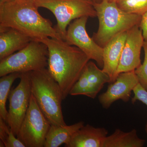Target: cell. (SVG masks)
Returning <instances> with one entry per match:
<instances>
[{"label": "cell", "instance_id": "obj_19", "mask_svg": "<svg viewBox=\"0 0 147 147\" xmlns=\"http://www.w3.org/2000/svg\"><path fill=\"white\" fill-rule=\"evenodd\" d=\"M115 2L126 13L142 16L147 11V0H117Z\"/></svg>", "mask_w": 147, "mask_h": 147}, {"label": "cell", "instance_id": "obj_21", "mask_svg": "<svg viewBox=\"0 0 147 147\" xmlns=\"http://www.w3.org/2000/svg\"><path fill=\"white\" fill-rule=\"evenodd\" d=\"M89 83L88 73L86 66L78 81L74 84L69 92L71 96L85 95L88 96L89 94Z\"/></svg>", "mask_w": 147, "mask_h": 147}, {"label": "cell", "instance_id": "obj_8", "mask_svg": "<svg viewBox=\"0 0 147 147\" xmlns=\"http://www.w3.org/2000/svg\"><path fill=\"white\" fill-rule=\"evenodd\" d=\"M18 86L9 95L7 123L17 136L30 105L32 92L29 72L22 73Z\"/></svg>", "mask_w": 147, "mask_h": 147}, {"label": "cell", "instance_id": "obj_12", "mask_svg": "<svg viewBox=\"0 0 147 147\" xmlns=\"http://www.w3.org/2000/svg\"><path fill=\"white\" fill-rule=\"evenodd\" d=\"M127 31L117 35L103 47L102 70L110 77L111 83L116 79V71L126 40Z\"/></svg>", "mask_w": 147, "mask_h": 147}, {"label": "cell", "instance_id": "obj_20", "mask_svg": "<svg viewBox=\"0 0 147 147\" xmlns=\"http://www.w3.org/2000/svg\"><path fill=\"white\" fill-rule=\"evenodd\" d=\"M0 139L5 147H26L15 136L8 123L1 117Z\"/></svg>", "mask_w": 147, "mask_h": 147}, {"label": "cell", "instance_id": "obj_4", "mask_svg": "<svg viewBox=\"0 0 147 147\" xmlns=\"http://www.w3.org/2000/svg\"><path fill=\"white\" fill-rule=\"evenodd\" d=\"M99 22L97 32L92 38L103 47L113 37L132 27L139 25L142 16L126 13L119 8L116 2L106 0L94 3Z\"/></svg>", "mask_w": 147, "mask_h": 147}, {"label": "cell", "instance_id": "obj_5", "mask_svg": "<svg viewBox=\"0 0 147 147\" xmlns=\"http://www.w3.org/2000/svg\"><path fill=\"white\" fill-rule=\"evenodd\" d=\"M48 58L47 45L40 40H32L23 49L0 61V76L47 68Z\"/></svg>", "mask_w": 147, "mask_h": 147}, {"label": "cell", "instance_id": "obj_3", "mask_svg": "<svg viewBox=\"0 0 147 147\" xmlns=\"http://www.w3.org/2000/svg\"><path fill=\"white\" fill-rule=\"evenodd\" d=\"M32 94L51 125H65L61 102L62 92L47 68L29 72Z\"/></svg>", "mask_w": 147, "mask_h": 147}, {"label": "cell", "instance_id": "obj_17", "mask_svg": "<svg viewBox=\"0 0 147 147\" xmlns=\"http://www.w3.org/2000/svg\"><path fill=\"white\" fill-rule=\"evenodd\" d=\"M89 83L88 97L94 99L106 83H111L108 74L98 67L93 62L89 61L86 66Z\"/></svg>", "mask_w": 147, "mask_h": 147}, {"label": "cell", "instance_id": "obj_13", "mask_svg": "<svg viewBox=\"0 0 147 147\" xmlns=\"http://www.w3.org/2000/svg\"><path fill=\"white\" fill-rule=\"evenodd\" d=\"M108 131L104 127L84 125L75 132L66 147H103Z\"/></svg>", "mask_w": 147, "mask_h": 147}, {"label": "cell", "instance_id": "obj_14", "mask_svg": "<svg viewBox=\"0 0 147 147\" xmlns=\"http://www.w3.org/2000/svg\"><path fill=\"white\" fill-rule=\"evenodd\" d=\"M32 40L15 29L0 26V61L23 49Z\"/></svg>", "mask_w": 147, "mask_h": 147}, {"label": "cell", "instance_id": "obj_27", "mask_svg": "<svg viewBox=\"0 0 147 147\" xmlns=\"http://www.w3.org/2000/svg\"><path fill=\"white\" fill-rule=\"evenodd\" d=\"M106 1H108V2H115L117 0H106Z\"/></svg>", "mask_w": 147, "mask_h": 147}, {"label": "cell", "instance_id": "obj_6", "mask_svg": "<svg viewBox=\"0 0 147 147\" xmlns=\"http://www.w3.org/2000/svg\"><path fill=\"white\" fill-rule=\"evenodd\" d=\"M38 7L48 9L55 15L57 24L55 28L64 39L71 21L86 16L96 17L94 3L90 0H34Z\"/></svg>", "mask_w": 147, "mask_h": 147}, {"label": "cell", "instance_id": "obj_22", "mask_svg": "<svg viewBox=\"0 0 147 147\" xmlns=\"http://www.w3.org/2000/svg\"><path fill=\"white\" fill-rule=\"evenodd\" d=\"M143 48L144 51V62L134 71L139 80V84L147 90V42L145 41Z\"/></svg>", "mask_w": 147, "mask_h": 147}, {"label": "cell", "instance_id": "obj_28", "mask_svg": "<svg viewBox=\"0 0 147 147\" xmlns=\"http://www.w3.org/2000/svg\"><path fill=\"white\" fill-rule=\"evenodd\" d=\"M145 129L146 133V134H147V122L146 123V125H145Z\"/></svg>", "mask_w": 147, "mask_h": 147}, {"label": "cell", "instance_id": "obj_10", "mask_svg": "<svg viewBox=\"0 0 147 147\" xmlns=\"http://www.w3.org/2000/svg\"><path fill=\"white\" fill-rule=\"evenodd\" d=\"M139 83L134 70L120 73L114 82L110 83L107 90L99 96V103L102 108L108 109L117 100L128 102L131 91Z\"/></svg>", "mask_w": 147, "mask_h": 147}, {"label": "cell", "instance_id": "obj_16", "mask_svg": "<svg viewBox=\"0 0 147 147\" xmlns=\"http://www.w3.org/2000/svg\"><path fill=\"white\" fill-rule=\"evenodd\" d=\"M146 141L138 137L137 130L125 132L116 129L113 134L107 136L103 147H143Z\"/></svg>", "mask_w": 147, "mask_h": 147}, {"label": "cell", "instance_id": "obj_2", "mask_svg": "<svg viewBox=\"0 0 147 147\" xmlns=\"http://www.w3.org/2000/svg\"><path fill=\"white\" fill-rule=\"evenodd\" d=\"M38 8L34 0H14L0 5V26L12 28L33 40L62 39L50 20L40 15Z\"/></svg>", "mask_w": 147, "mask_h": 147}, {"label": "cell", "instance_id": "obj_15", "mask_svg": "<svg viewBox=\"0 0 147 147\" xmlns=\"http://www.w3.org/2000/svg\"><path fill=\"white\" fill-rule=\"evenodd\" d=\"M84 125L80 121L70 125H51L45 138L44 147H59L68 144L74 134Z\"/></svg>", "mask_w": 147, "mask_h": 147}, {"label": "cell", "instance_id": "obj_11", "mask_svg": "<svg viewBox=\"0 0 147 147\" xmlns=\"http://www.w3.org/2000/svg\"><path fill=\"white\" fill-rule=\"evenodd\" d=\"M144 42L139 25L134 26L127 31L126 40L116 71V78L120 73L134 71L142 64L141 52Z\"/></svg>", "mask_w": 147, "mask_h": 147}, {"label": "cell", "instance_id": "obj_26", "mask_svg": "<svg viewBox=\"0 0 147 147\" xmlns=\"http://www.w3.org/2000/svg\"><path fill=\"white\" fill-rule=\"evenodd\" d=\"M94 3H100L102 2V0H90Z\"/></svg>", "mask_w": 147, "mask_h": 147}, {"label": "cell", "instance_id": "obj_9", "mask_svg": "<svg viewBox=\"0 0 147 147\" xmlns=\"http://www.w3.org/2000/svg\"><path fill=\"white\" fill-rule=\"evenodd\" d=\"M88 17L75 19L69 24L64 40L69 45L79 48L90 60L95 61L98 65L103 67V47H100L92 38L90 37L86 25Z\"/></svg>", "mask_w": 147, "mask_h": 147}, {"label": "cell", "instance_id": "obj_24", "mask_svg": "<svg viewBox=\"0 0 147 147\" xmlns=\"http://www.w3.org/2000/svg\"><path fill=\"white\" fill-rule=\"evenodd\" d=\"M139 27L142 30L144 41L147 42V11L142 16Z\"/></svg>", "mask_w": 147, "mask_h": 147}, {"label": "cell", "instance_id": "obj_23", "mask_svg": "<svg viewBox=\"0 0 147 147\" xmlns=\"http://www.w3.org/2000/svg\"><path fill=\"white\" fill-rule=\"evenodd\" d=\"M134 97L131 99V103L134 104L137 101H140L147 106V90L140 84H138L133 90Z\"/></svg>", "mask_w": 147, "mask_h": 147}, {"label": "cell", "instance_id": "obj_25", "mask_svg": "<svg viewBox=\"0 0 147 147\" xmlns=\"http://www.w3.org/2000/svg\"><path fill=\"white\" fill-rule=\"evenodd\" d=\"M13 1H14V0H0V5Z\"/></svg>", "mask_w": 147, "mask_h": 147}, {"label": "cell", "instance_id": "obj_18", "mask_svg": "<svg viewBox=\"0 0 147 147\" xmlns=\"http://www.w3.org/2000/svg\"><path fill=\"white\" fill-rule=\"evenodd\" d=\"M22 73L13 72L1 76L0 79V117L7 123L8 111L6 108L7 100L14 81L20 78Z\"/></svg>", "mask_w": 147, "mask_h": 147}, {"label": "cell", "instance_id": "obj_7", "mask_svg": "<svg viewBox=\"0 0 147 147\" xmlns=\"http://www.w3.org/2000/svg\"><path fill=\"white\" fill-rule=\"evenodd\" d=\"M51 125L32 94L29 108L16 137L26 147H44Z\"/></svg>", "mask_w": 147, "mask_h": 147}, {"label": "cell", "instance_id": "obj_1", "mask_svg": "<svg viewBox=\"0 0 147 147\" xmlns=\"http://www.w3.org/2000/svg\"><path fill=\"white\" fill-rule=\"evenodd\" d=\"M38 40L48 48L47 68L59 84L64 100L90 59L78 47L69 45L63 40L47 37Z\"/></svg>", "mask_w": 147, "mask_h": 147}]
</instances>
